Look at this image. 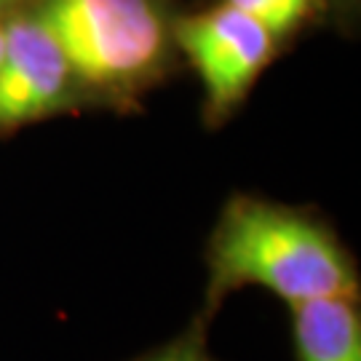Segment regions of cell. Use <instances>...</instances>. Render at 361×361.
<instances>
[{
	"instance_id": "6da1fadb",
	"label": "cell",
	"mask_w": 361,
	"mask_h": 361,
	"mask_svg": "<svg viewBox=\"0 0 361 361\" xmlns=\"http://www.w3.org/2000/svg\"><path fill=\"white\" fill-rule=\"evenodd\" d=\"M241 286H262L292 308L359 295L353 259L324 225L252 198L225 209L209 249L212 302Z\"/></svg>"
},
{
	"instance_id": "7a4b0ae2",
	"label": "cell",
	"mask_w": 361,
	"mask_h": 361,
	"mask_svg": "<svg viewBox=\"0 0 361 361\" xmlns=\"http://www.w3.org/2000/svg\"><path fill=\"white\" fill-rule=\"evenodd\" d=\"M32 13L91 86H129L166 54V25L150 0H40Z\"/></svg>"
},
{
	"instance_id": "3957f363",
	"label": "cell",
	"mask_w": 361,
	"mask_h": 361,
	"mask_svg": "<svg viewBox=\"0 0 361 361\" xmlns=\"http://www.w3.org/2000/svg\"><path fill=\"white\" fill-rule=\"evenodd\" d=\"M174 38L207 86L209 102L228 110L255 83L271 59L276 38L265 27L231 6L185 16L174 25Z\"/></svg>"
},
{
	"instance_id": "277c9868",
	"label": "cell",
	"mask_w": 361,
	"mask_h": 361,
	"mask_svg": "<svg viewBox=\"0 0 361 361\" xmlns=\"http://www.w3.org/2000/svg\"><path fill=\"white\" fill-rule=\"evenodd\" d=\"M0 59V129L51 116L70 102L73 70L35 13H19L3 25Z\"/></svg>"
},
{
	"instance_id": "5b68a950",
	"label": "cell",
	"mask_w": 361,
	"mask_h": 361,
	"mask_svg": "<svg viewBox=\"0 0 361 361\" xmlns=\"http://www.w3.org/2000/svg\"><path fill=\"white\" fill-rule=\"evenodd\" d=\"M300 361H361V316L356 300H313L292 308Z\"/></svg>"
},
{
	"instance_id": "8992f818",
	"label": "cell",
	"mask_w": 361,
	"mask_h": 361,
	"mask_svg": "<svg viewBox=\"0 0 361 361\" xmlns=\"http://www.w3.org/2000/svg\"><path fill=\"white\" fill-rule=\"evenodd\" d=\"M225 6L265 27L273 38H281L313 11L316 0H225Z\"/></svg>"
},
{
	"instance_id": "52a82bcc",
	"label": "cell",
	"mask_w": 361,
	"mask_h": 361,
	"mask_svg": "<svg viewBox=\"0 0 361 361\" xmlns=\"http://www.w3.org/2000/svg\"><path fill=\"white\" fill-rule=\"evenodd\" d=\"M140 361H214L209 356L207 345H204V335L193 329L188 335L171 340L169 345L153 350L150 356H145Z\"/></svg>"
},
{
	"instance_id": "ba28073f",
	"label": "cell",
	"mask_w": 361,
	"mask_h": 361,
	"mask_svg": "<svg viewBox=\"0 0 361 361\" xmlns=\"http://www.w3.org/2000/svg\"><path fill=\"white\" fill-rule=\"evenodd\" d=\"M16 3H19V0H0V13L8 11V8H11V6H16Z\"/></svg>"
},
{
	"instance_id": "9c48e42d",
	"label": "cell",
	"mask_w": 361,
	"mask_h": 361,
	"mask_svg": "<svg viewBox=\"0 0 361 361\" xmlns=\"http://www.w3.org/2000/svg\"><path fill=\"white\" fill-rule=\"evenodd\" d=\"M3 46H6V38H3V25H0V59H3Z\"/></svg>"
}]
</instances>
